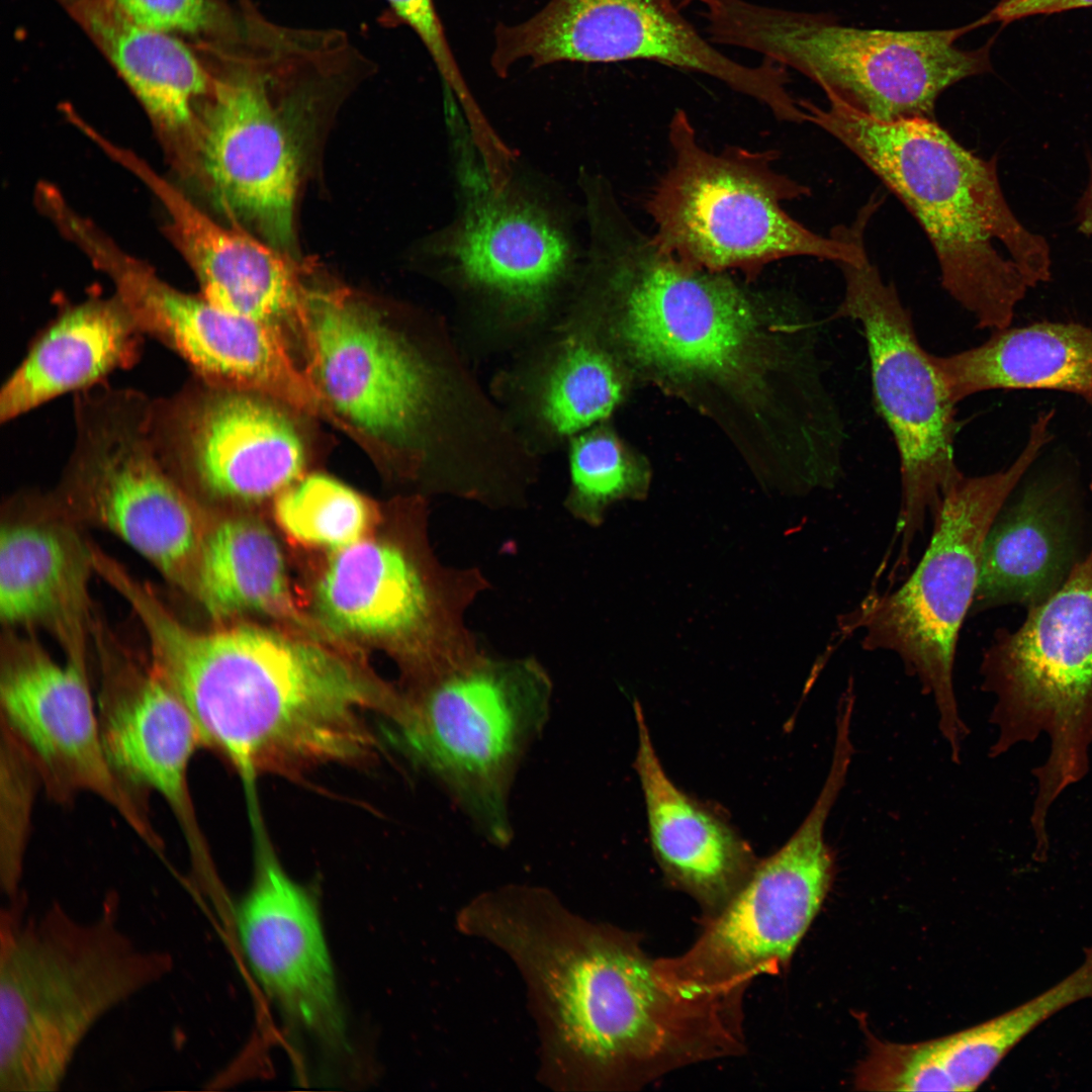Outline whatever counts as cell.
I'll list each match as a JSON object with an SVG mask.
<instances>
[{"instance_id": "obj_1", "label": "cell", "mask_w": 1092, "mask_h": 1092, "mask_svg": "<svg viewBox=\"0 0 1092 1092\" xmlns=\"http://www.w3.org/2000/svg\"><path fill=\"white\" fill-rule=\"evenodd\" d=\"M456 923L517 967L537 1025L540 1077L550 1087L638 1090L690 1054L696 1001L633 933L589 921L552 892L526 885L479 894Z\"/></svg>"}, {"instance_id": "obj_2", "label": "cell", "mask_w": 1092, "mask_h": 1092, "mask_svg": "<svg viewBox=\"0 0 1092 1092\" xmlns=\"http://www.w3.org/2000/svg\"><path fill=\"white\" fill-rule=\"evenodd\" d=\"M148 638L150 662L194 720L203 746L251 782L298 777L371 755L366 714L395 697L326 647L255 626L199 631L146 582L124 595Z\"/></svg>"}, {"instance_id": "obj_3", "label": "cell", "mask_w": 1092, "mask_h": 1092, "mask_svg": "<svg viewBox=\"0 0 1092 1092\" xmlns=\"http://www.w3.org/2000/svg\"><path fill=\"white\" fill-rule=\"evenodd\" d=\"M801 99L806 121L839 141L898 197L926 234L949 295L979 328L1010 327L1029 288L1051 278V250L1014 215L997 158L983 159L934 118L882 120L827 99Z\"/></svg>"}, {"instance_id": "obj_4", "label": "cell", "mask_w": 1092, "mask_h": 1092, "mask_svg": "<svg viewBox=\"0 0 1092 1092\" xmlns=\"http://www.w3.org/2000/svg\"><path fill=\"white\" fill-rule=\"evenodd\" d=\"M109 891L88 920L58 901L29 910L23 890L0 909V1092L60 1090L84 1039L109 1012L175 968L122 927Z\"/></svg>"}, {"instance_id": "obj_5", "label": "cell", "mask_w": 1092, "mask_h": 1092, "mask_svg": "<svg viewBox=\"0 0 1092 1092\" xmlns=\"http://www.w3.org/2000/svg\"><path fill=\"white\" fill-rule=\"evenodd\" d=\"M587 218V272L638 364L678 381L753 375L761 298L727 272L695 269L662 251L616 197L597 202Z\"/></svg>"}, {"instance_id": "obj_6", "label": "cell", "mask_w": 1092, "mask_h": 1092, "mask_svg": "<svg viewBox=\"0 0 1092 1092\" xmlns=\"http://www.w3.org/2000/svg\"><path fill=\"white\" fill-rule=\"evenodd\" d=\"M672 161L646 201L655 244L689 267L738 270L752 278L766 265L791 257L835 263L855 261L871 217L860 211L849 226L816 234L794 219L784 201L807 196L808 187L775 168L778 152L704 148L682 109L668 124Z\"/></svg>"}, {"instance_id": "obj_7", "label": "cell", "mask_w": 1092, "mask_h": 1092, "mask_svg": "<svg viewBox=\"0 0 1092 1092\" xmlns=\"http://www.w3.org/2000/svg\"><path fill=\"white\" fill-rule=\"evenodd\" d=\"M714 42L750 50L802 73L837 100L868 116L934 118L939 95L991 70L993 39L962 50L957 39L977 28L888 30L845 26L820 13L772 8L746 0L706 6Z\"/></svg>"}, {"instance_id": "obj_8", "label": "cell", "mask_w": 1092, "mask_h": 1092, "mask_svg": "<svg viewBox=\"0 0 1092 1092\" xmlns=\"http://www.w3.org/2000/svg\"><path fill=\"white\" fill-rule=\"evenodd\" d=\"M1050 428L1048 420H1034L1011 465L954 481L932 518V536L914 572L897 590L869 595L839 623L842 631L862 633L864 649L898 654L919 679L934 699L954 762L968 732L952 681L956 649L976 594L984 543L1010 493L1052 440Z\"/></svg>"}, {"instance_id": "obj_9", "label": "cell", "mask_w": 1092, "mask_h": 1092, "mask_svg": "<svg viewBox=\"0 0 1092 1092\" xmlns=\"http://www.w3.org/2000/svg\"><path fill=\"white\" fill-rule=\"evenodd\" d=\"M152 401L102 382L78 391L73 449L59 485L42 502L63 519L116 535L192 595L208 528L198 499L157 453Z\"/></svg>"}, {"instance_id": "obj_10", "label": "cell", "mask_w": 1092, "mask_h": 1092, "mask_svg": "<svg viewBox=\"0 0 1092 1092\" xmlns=\"http://www.w3.org/2000/svg\"><path fill=\"white\" fill-rule=\"evenodd\" d=\"M981 673L983 689L996 696L991 720L999 733L992 756L1042 732L1050 736V755L1034 770L1038 787L1030 817L1034 837L1043 839L1051 806L1089 769L1092 548L1058 590L1028 608L1018 629L996 632Z\"/></svg>"}, {"instance_id": "obj_11", "label": "cell", "mask_w": 1092, "mask_h": 1092, "mask_svg": "<svg viewBox=\"0 0 1092 1092\" xmlns=\"http://www.w3.org/2000/svg\"><path fill=\"white\" fill-rule=\"evenodd\" d=\"M550 692L547 673L533 658L484 656L398 699L389 715L392 737L503 843L510 838V786L547 719Z\"/></svg>"}, {"instance_id": "obj_12", "label": "cell", "mask_w": 1092, "mask_h": 1092, "mask_svg": "<svg viewBox=\"0 0 1092 1092\" xmlns=\"http://www.w3.org/2000/svg\"><path fill=\"white\" fill-rule=\"evenodd\" d=\"M848 769L846 761L833 759L813 807L787 842L758 860L727 906L706 920L688 951L657 959L669 981L693 992L742 1000L753 978L789 965L833 883L835 857L824 828Z\"/></svg>"}, {"instance_id": "obj_13", "label": "cell", "mask_w": 1092, "mask_h": 1092, "mask_svg": "<svg viewBox=\"0 0 1092 1092\" xmlns=\"http://www.w3.org/2000/svg\"><path fill=\"white\" fill-rule=\"evenodd\" d=\"M844 294L836 316L858 322L871 360L877 405L900 457L901 506L896 524L900 551H909L928 516L933 518L949 486L963 473L954 459L957 404L919 344L911 316L895 286L881 276L867 249L855 261L836 263Z\"/></svg>"}, {"instance_id": "obj_14", "label": "cell", "mask_w": 1092, "mask_h": 1092, "mask_svg": "<svg viewBox=\"0 0 1092 1092\" xmlns=\"http://www.w3.org/2000/svg\"><path fill=\"white\" fill-rule=\"evenodd\" d=\"M674 0H549L534 16L495 30L491 65L649 60L715 78L765 105L780 121L797 112L780 65L736 62L714 48Z\"/></svg>"}, {"instance_id": "obj_15", "label": "cell", "mask_w": 1092, "mask_h": 1092, "mask_svg": "<svg viewBox=\"0 0 1092 1092\" xmlns=\"http://www.w3.org/2000/svg\"><path fill=\"white\" fill-rule=\"evenodd\" d=\"M476 569L426 566L402 547L360 540L338 549L316 589L333 629L405 645L428 684L468 668L484 655L464 615L485 588Z\"/></svg>"}, {"instance_id": "obj_16", "label": "cell", "mask_w": 1092, "mask_h": 1092, "mask_svg": "<svg viewBox=\"0 0 1092 1092\" xmlns=\"http://www.w3.org/2000/svg\"><path fill=\"white\" fill-rule=\"evenodd\" d=\"M0 671L1 725L24 749L48 794L60 803L91 793L112 807L156 853L164 842L144 794L125 784L106 755L87 662H57L32 637L8 630Z\"/></svg>"}, {"instance_id": "obj_17", "label": "cell", "mask_w": 1092, "mask_h": 1092, "mask_svg": "<svg viewBox=\"0 0 1092 1092\" xmlns=\"http://www.w3.org/2000/svg\"><path fill=\"white\" fill-rule=\"evenodd\" d=\"M278 404L194 375L176 393L152 401L157 453L194 497H268L291 485L305 464L301 435Z\"/></svg>"}, {"instance_id": "obj_18", "label": "cell", "mask_w": 1092, "mask_h": 1092, "mask_svg": "<svg viewBox=\"0 0 1092 1092\" xmlns=\"http://www.w3.org/2000/svg\"><path fill=\"white\" fill-rule=\"evenodd\" d=\"M301 336L330 418L379 446L410 437L426 407V373L376 310L342 291H308Z\"/></svg>"}, {"instance_id": "obj_19", "label": "cell", "mask_w": 1092, "mask_h": 1092, "mask_svg": "<svg viewBox=\"0 0 1092 1092\" xmlns=\"http://www.w3.org/2000/svg\"><path fill=\"white\" fill-rule=\"evenodd\" d=\"M98 662L97 715L103 746L121 780L166 802L184 836L193 876H215L190 794L188 771L199 730L150 660L134 655L97 617L91 634Z\"/></svg>"}, {"instance_id": "obj_20", "label": "cell", "mask_w": 1092, "mask_h": 1092, "mask_svg": "<svg viewBox=\"0 0 1092 1092\" xmlns=\"http://www.w3.org/2000/svg\"><path fill=\"white\" fill-rule=\"evenodd\" d=\"M234 918L243 953L283 1018L325 1052L347 1053L346 1019L310 892L265 852Z\"/></svg>"}, {"instance_id": "obj_21", "label": "cell", "mask_w": 1092, "mask_h": 1092, "mask_svg": "<svg viewBox=\"0 0 1092 1092\" xmlns=\"http://www.w3.org/2000/svg\"><path fill=\"white\" fill-rule=\"evenodd\" d=\"M133 313L144 334L176 352L203 380L328 417L321 393L276 327L223 310L161 278L140 289Z\"/></svg>"}, {"instance_id": "obj_22", "label": "cell", "mask_w": 1092, "mask_h": 1092, "mask_svg": "<svg viewBox=\"0 0 1092 1092\" xmlns=\"http://www.w3.org/2000/svg\"><path fill=\"white\" fill-rule=\"evenodd\" d=\"M476 188L440 235L438 255L472 285L536 301L569 271L575 250L562 221L514 183Z\"/></svg>"}, {"instance_id": "obj_23", "label": "cell", "mask_w": 1092, "mask_h": 1092, "mask_svg": "<svg viewBox=\"0 0 1092 1092\" xmlns=\"http://www.w3.org/2000/svg\"><path fill=\"white\" fill-rule=\"evenodd\" d=\"M117 162L164 205L170 216L168 233L207 301L280 331L282 324H291L301 332L308 291L280 253L215 222L131 151H121Z\"/></svg>"}, {"instance_id": "obj_24", "label": "cell", "mask_w": 1092, "mask_h": 1092, "mask_svg": "<svg viewBox=\"0 0 1092 1092\" xmlns=\"http://www.w3.org/2000/svg\"><path fill=\"white\" fill-rule=\"evenodd\" d=\"M37 519L7 521L0 533V617L7 629L42 627L67 658L87 662L94 614L89 541L43 506Z\"/></svg>"}, {"instance_id": "obj_25", "label": "cell", "mask_w": 1092, "mask_h": 1092, "mask_svg": "<svg viewBox=\"0 0 1092 1092\" xmlns=\"http://www.w3.org/2000/svg\"><path fill=\"white\" fill-rule=\"evenodd\" d=\"M634 715L638 730L634 766L654 857L665 879L694 898L705 919H710L740 891L759 859L725 818L668 778L637 701Z\"/></svg>"}, {"instance_id": "obj_26", "label": "cell", "mask_w": 1092, "mask_h": 1092, "mask_svg": "<svg viewBox=\"0 0 1092 1092\" xmlns=\"http://www.w3.org/2000/svg\"><path fill=\"white\" fill-rule=\"evenodd\" d=\"M122 78L163 134L193 145L210 75L193 44L145 27L107 0H55Z\"/></svg>"}, {"instance_id": "obj_27", "label": "cell", "mask_w": 1092, "mask_h": 1092, "mask_svg": "<svg viewBox=\"0 0 1092 1092\" xmlns=\"http://www.w3.org/2000/svg\"><path fill=\"white\" fill-rule=\"evenodd\" d=\"M144 334L115 295L67 309L44 331L0 391V421L80 391L140 356Z\"/></svg>"}, {"instance_id": "obj_28", "label": "cell", "mask_w": 1092, "mask_h": 1092, "mask_svg": "<svg viewBox=\"0 0 1092 1092\" xmlns=\"http://www.w3.org/2000/svg\"><path fill=\"white\" fill-rule=\"evenodd\" d=\"M1068 494L1053 481H1034L1001 510L986 537L971 613L1051 597L1074 564Z\"/></svg>"}, {"instance_id": "obj_29", "label": "cell", "mask_w": 1092, "mask_h": 1092, "mask_svg": "<svg viewBox=\"0 0 1092 1092\" xmlns=\"http://www.w3.org/2000/svg\"><path fill=\"white\" fill-rule=\"evenodd\" d=\"M932 360L956 403L991 389H1048L1092 405V329L1081 324L994 330L977 347Z\"/></svg>"}, {"instance_id": "obj_30", "label": "cell", "mask_w": 1092, "mask_h": 1092, "mask_svg": "<svg viewBox=\"0 0 1092 1092\" xmlns=\"http://www.w3.org/2000/svg\"><path fill=\"white\" fill-rule=\"evenodd\" d=\"M192 596L218 621L245 612L290 608L281 549L262 524L229 519L207 529Z\"/></svg>"}, {"instance_id": "obj_31", "label": "cell", "mask_w": 1092, "mask_h": 1092, "mask_svg": "<svg viewBox=\"0 0 1092 1092\" xmlns=\"http://www.w3.org/2000/svg\"><path fill=\"white\" fill-rule=\"evenodd\" d=\"M613 360L599 348L577 342L562 354L546 387L543 414L559 434L576 433L606 419L623 394Z\"/></svg>"}, {"instance_id": "obj_32", "label": "cell", "mask_w": 1092, "mask_h": 1092, "mask_svg": "<svg viewBox=\"0 0 1092 1092\" xmlns=\"http://www.w3.org/2000/svg\"><path fill=\"white\" fill-rule=\"evenodd\" d=\"M275 515L294 539L335 550L362 540L371 519L361 494L323 474L287 487L276 500Z\"/></svg>"}, {"instance_id": "obj_33", "label": "cell", "mask_w": 1092, "mask_h": 1092, "mask_svg": "<svg viewBox=\"0 0 1092 1092\" xmlns=\"http://www.w3.org/2000/svg\"><path fill=\"white\" fill-rule=\"evenodd\" d=\"M571 493L567 508L590 526H600L607 508L622 498H643L649 484L646 465L607 431L577 438L570 453Z\"/></svg>"}, {"instance_id": "obj_34", "label": "cell", "mask_w": 1092, "mask_h": 1092, "mask_svg": "<svg viewBox=\"0 0 1092 1092\" xmlns=\"http://www.w3.org/2000/svg\"><path fill=\"white\" fill-rule=\"evenodd\" d=\"M2 786L5 787L6 823H2L0 852V889L4 899H11L23 889L26 834L38 772L29 756L15 739L2 730Z\"/></svg>"}, {"instance_id": "obj_35", "label": "cell", "mask_w": 1092, "mask_h": 1092, "mask_svg": "<svg viewBox=\"0 0 1092 1092\" xmlns=\"http://www.w3.org/2000/svg\"><path fill=\"white\" fill-rule=\"evenodd\" d=\"M136 23L195 41L215 35L222 27L228 0H107Z\"/></svg>"}, {"instance_id": "obj_36", "label": "cell", "mask_w": 1092, "mask_h": 1092, "mask_svg": "<svg viewBox=\"0 0 1092 1092\" xmlns=\"http://www.w3.org/2000/svg\"><path fill=\"white\" fill-rule=\"evenodd\" d=\"M390 21L408 26L423 42L430 57L457 97L469 94L458 64L448 43L433 0H385Z\"/></svg>"}, {"instance_id": "obj_37", "label": "cell", "mask_w": 1092, "mask_h": 1092, "mask_svg": "<svg viewBox=\"0 0 1092 1092\" xmlns=\"http://www.w3.org/2000/svg\"><path fill=\"white\" fill-rule=\"evenodd\" d=\"M1092 7V0H999L984 16L976 20L979 26L1012 21L1033 15H1049L1078 8Z\"/></svg>"}, {"instance_id": "obj_38", "label": "cell", "mask_w": 1092, "mask_h": 1092, "mask_svg": "<svg viewBox=\"0 0 1092 1092\" xmlns=\"http://www.w3.org/2000/svg\"><path fill=\"white\" fill-rule=\"evenodd\" d=\"M1089 179L1076 205V220L1079 232L1086 236H1092V157L1089 156Z\"/></svg>"}, {"instance_id": "obj_39", "label": "cell", "mask_w": 1092, "mask_h": 1092, "mask_svg": "<svg viewBox=\"0 0 1092 1092\" xmlns=\"http://www.w3.org/2000/svg\"><path fill=\"white\" fill-rule=\"evenodd\" d=\"M674 1L680 8H684V7H686V6H688V5L692 4V3H702L704 5H707L712 0H674Z\"/></svg>"}, {"instance_id": "obj_40", "label": "cell", "mask_w": 1092, "mask_h": 1092, "mask_svg": "<svg viewBox=\"0 0 1092 1092\" xmlns=\"http://www.w3.org/2000/svg\"><path fill=\"white\" fill-rule=\"evenodd\" d=\"M1090 490L1092 492V480H1091V483H1090Z\"/></svg>"}]
</instances>
